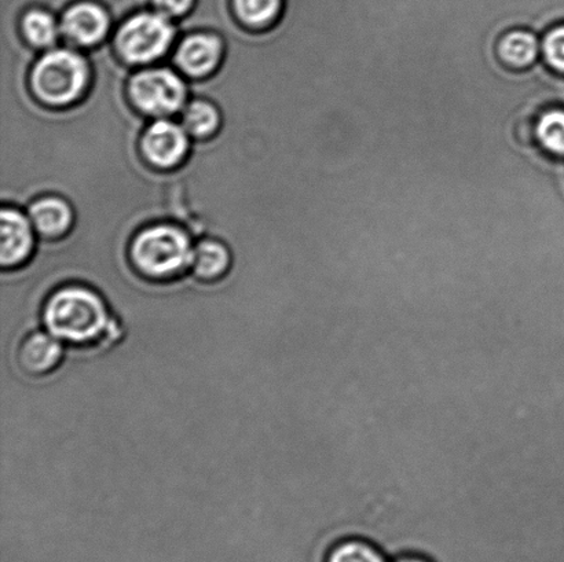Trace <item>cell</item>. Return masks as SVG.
<instances>
[{
	"instance_id": "6da1fadb",
	"label": "cell",
	"mask_w": 564,
	"mask_h": 562,
	"mask_svg": "<svg viewBox=\"0 0 564 562\" xmlns=\"http://www.w3.org/2000/svg\"><path fill=\"white\" fill-rule=\"evenodd\" d=\"M42 321L61 343L86 349L104 343L115 332L107 301L99 291L80 284L53 290L44 301Z\"/></svg>"
},
{
	"instance_id": "7a4b0ae2",
	"label": "cell",
	"mask_w": 564,
	"mask_h": 562,
	"mask_svg": "<svg viewBox=\"0 0 564 562\" xmlns=\"http://www.w3.org/2000/svg\"><path fill=\"white\" fill-rule=\"evenodd\" d=\"M195 245L180 225L158 223L140 231L129 247L130 266L151 284H170L191 269Z\"/></svg>"
},
{
	"instance_id": "3957f363",
	"label": "cell",
	"mask_w": 564,
	"mask_h": 562,
	"mask_svg": "<svg viewBox=\"0 0 564 562\" xmlns=\"http://www.w3.org/2000/svg\"><path fill=\"white\" fill-rule=\"evenodd\" d=\"M91 68L85 55L70 48H53L32 66L33 96L48 108H65L85 96Z\"/></svg>"
},
{
	"instance_id": "277c9868",
	"label": "cell",
	"mask_w": 564,
	"mask_h": 562,
	"mask_svg": "<svg viewBox=\"0 0 564 562\" xmlns=\"http://www.w3.org/2000/svg\"><path fill=\"white\" fill-rule=\"evenodd\" d=\"M176 26L159 11H140L119 26L113 38L116 53L129 65H149L167 54Z\"/></svg>"
},
{
	"instance_id": "5b68a950",
	"label": "cell",
	"mask_w": 564,
	"mask_h": 562,
	"mask_svg": "<svg viewBox=\"0 0 564 562\" xmlns=\"http://www.w3.org/2000/svg\"><path fill=\"white\" fill-rule=\"evenodd\" d=\"M127 96L143 114L164 119L185 109L189 86L173 69L148 68L130 77Z\"/></svg>"
},
{
	"instance_id": "8992f818",
	"label": "cell",
	"mask_w": 564,
	"mask_h": 562,
	"mask_svg": "<svg viewBox=\"0 0 564 562\" xmlns=\"http://www.w3.org/2000/svg\"><path fill=\"white\" fill-rule=\"evenodd\" d=\"M184 125L159 119L147 126L140 140V151L148 164L159 169H171L185 163L191 141Z\"/></svg>"
},
{
	"instance_id": "52a82bcc",
	"label": "cell",
	"mask_w": 564,
	"mask_h": 562,
	"mask_svg": "<svg viewBox=\"0 0 564 562\" xmlns=\"http://www.w3.org/2000/svg\"><path fill=\"white\" fill-rule=\"evenodd\" d=\"M224 55L225 44L218 33L192 32L176 47L174 64L191 79L202 80L215 74Z\"/></svg>"
},
{
	"instance_id": "ba28073f",
	"label": "cell",
	"mask_w": 564,
	"mask_h": 562,
	"mask_svg": "<svg viewBox=\"0 0 564 562\" xmlns=\"http://www.w3.org/2000/svg\"><path fill=\"white\" fill-rule=\"evenodd\" d=\"M110 26L112 19L108 10L90 0L69 5L59 21V30L66 41L80 47H94L102 43Z\"/></svg>"
},
{
	"instance_id": "9c48e42d",
	"label": "cell",
	"mask_w": 564,
	"mask_h": 562,
	"mask_svg": "<svg viewBox=\"0 0 564 562\" xmlns=\"http://www.w3.org/2000/svg\"><path fill=\"white\" fill-rule=\"evenodd\" d=\"M0 264L3 269L14 272L31 261L35 252V233L30 218L15 207H3L0 217Z\"/></svg>"
},
{
	"instance_id": "30bf717a",
	"label": "cell",
	"mask_w": 564,
	"mask_h": 562,
	"mask_svg": "<svg viewBox=\"0 0 564 562\" xmlns=\"http://www.w3.org/2000/svg\"><path fill=\"white\" fill-rule=\"evenodd\" d=\"M64 343L47 330L25 335L17 350V365L30 377H46L57 371L64 361Z\"/></svg>"
},
{
	"instance_id": "8fae6325",
	"label": "cell",
	"mask_w": 564,
	"mask_h": 562,
	"mask_svg": "<svg viewBox=\"0 0 564 562\" xmlns=\"http://www.w3.org/2000/svg\"><path fill=\"white\" fill-rule=\"evenodd\" d=\"M33 228L46 240H58L75 222L74 209L63 197H37L28 208Z\"/></svg>"
},
{
	"instance_id": "7c38bea8",
	"label": "cell",
	"mask_w": 564,
	"mask_h": 562,
	"mask_svg": "<svg viewBox=\"0 0 564 562\" xmlns=\"http://www.w3.org/2000/svg\"><path fill=\"white\" fill-rule=\"evenodd\" d=\"M497 57L506 68L517 71L532 69L541 59V36L524 27L508 31L500 37Z\"/></svg>"
},
{
	"instance_id": "4fadbf2b",
	"label": "cell",
	"mask_w": 564,
	"mask_h": 562,
	"mask_svg": "<svg viewBox=\"0 0 564 562\" xmlns=\"http://www.w3.org/2000/svg\"><path fill=\"white\" fill-rule=\"evenodd\" d=\"M231 264L234 256L225 242L204 239L195 245L191 272L198 283L215 285L228 277Z\"/></svg>"
},
{
	"instance_id": "5bb4252c",
	"label": "cell",
	"mask_w": 564,
	"mask_h": 562,
	"mask_svg": "<svg viewBox=\"0 0 564 562\" xmlns=\"http://www.w3.org/2000/svg\"><path fill=\"white\" fill-rule=\"evenodd\" d=\"M223 123L217 104L209 99L196 98L187 102L184 113H182V125L187 134L196 140L217 134Z\"/></svg>"
},
{
	"instance_id": "9a60e30c",
	"label": "cell",
	"mask_w": 564,
	"mask_h": 562,
	"mask_svg": "<svg viewBox=\"0 0 564 562\" xmlns=\"http://www.w3.org/2000/svg\"><path fill=\"white\" fill-rule=\"evenodd\" d=\"M535 142L551 157L564 158V108L543 110L535 120Z\"/></svg>"
},
{
	"instance_id": "2e32d148",
	"label": "cell",
	"mask_w": 564,
	"mask_h": 562,
	"mask_svg": "<svg viewBox=\"0 0 564 562\" xmlns=\"http://www.w3.org/2000/svg\"><path fill=\"white\" fill-rule=\"evenodd\" d=\"M237 20L252 30L272 26L285 9V0H231Z\"/></svg>"
},
{
	"instance_id": "e0dca14e",
	"label": "cell",
	"mask_w": 564,
	"mask_h": 562,
	"mask_svg": "<svg viewBox=\"0 0 564 562\" xmlns=\"http://www.w3.org/2000/svg\"><path fill=\"white\" fill-rule=\"evenodd\" d=\"M20 27L25 41L36 48L54 46L61 32L54 15L43 9L28 10L21 16Z\"/></svg>"
},
{
	"instance_id": "ac0fdd59",
	"label": "cell",
	"mask_w": 564,
	"mask_h": 562,
	"mask_svg": "<svg viewBox=\"0 0 564 562\" xmlns=\"http://www.w3.org/2000/svg\"><path fill=\"white\" fill-rule=\"evenodd\" d=\"M541 59L555 74L564 76V22L541 36Z\"/></svg>"
},
{
	"instance_id": "d6986e66",
	"label": "cell",
	"mask_w": 564,
	"mask_h": 562,
	"mask_svg": "<svg viewBox=\"0 0 564 562\" xmlns=\"http://www.w3.org/2000/svg\"><path fill=\"white\" fill-rule=\"evenodd\" d=\"M328 562H384V560L369 543L347 541L332 550Z\"/></svg>"
},
{
	"instance_id": "ffe728a7",
	"label": "cell",
	"mask_w": 564,
	"mask_h": 562,
	"mask_svg": "<svg viewBox=\"0 0 564 562\" xmlns=\"http://www.w3.org/2000/svg\"><path fill=\"white\" fill-rule=\"evenodd\" d=\"M196 0H152L153 8L169 19H180L193 9Z\"/></svg>"
},
{
	"instance_id": "44dd1931",
	"label": "cell",
	"mask_w": 564,
	"mask_h": 562,
	"mask_svg": "<svg viewBox=\"0 0 564 562\" xmlns=\"http://www.w3.org/2000/svg\"><path fill=\"white\" fill-rule=\"evenodd\" d=\"M398 562H425V561L420 560V559H414V558H406V559H402Z\"/></svg>"
}]
</instances>
